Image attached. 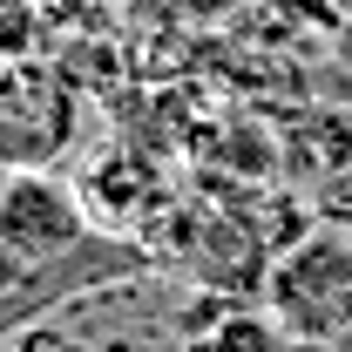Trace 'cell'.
Segmentation results:
<instances>
[{"label": "cell", "mask_w": 352, "mask_h": 352, "mask_svg": "<svg viewBox=\"0 0 352 352\" xmlns=\"http://www.w3.org/2000/svg\"><path fill=\"white\" fill-rule=\"evenodd\" d=\"M82 142V88L47 54L0 61V176L54 170Z\"/></svg>", "instance_id": "obj_1"}, {"label": "cell", "mask_w": 352, "mask_h": 352, "mask_svg": "<svg viewBox=\"0 0 352 352\" xmlns=\"http://www.w3.org/2000/svg\"><path fill=\"white\" fill-rule=\"evenodd\" d=\"M264 311L298 346L346 339L352 332V237L346 230H311L292 251H278L271 278H264Z\"/></svg>", "instance_id": "obj_2"}, {"label": "cell", "mask_w": 352, "mask_h": 352, "mask_svg": "<svg viewBox=\"0 0 352 352\" xmlns=\"http://www.w3.org/2000/svg\"><path fill=\"white\" fill-rule=\"evenodd\" d=\"M75 190H82L95 230H135V223L163 204V176H156V163H149L142 149H129V142L102 149V156L82 170Z\"/></svg>", "instance_id": "obj_3"}, {"label": "cell", "mask_w": 352, "mask_h": 352, "mask_svg": "<svg viewBox=\"0 0 352 352\" xmlns=\"http://www.w3.org/2000/svg\"><path fill=\"white\" fill-rule=\"evenodd\" d=\"M183 258L197 264L223 298H244V292H264L278 251H271V237H264L258 223H244V217H204L197 230H190Z\"/></svg>", "instance_id": "obj_4"}, {"label": "cell", "mask_w": 352, "mask_h": 352, "mask_svg": "<svg viewBox=\"0 0 352 352\" xmlns=\"http://www.w3.org/2000/svg\"><path fill=\"white\" fill-rule=\"evenodd\" d=\"M41 0H0V61L34 54V28H41Z\"/></svg>", "instance_id": "obj_5"}, {"label": "cell", "mask_w": 352, "mask_h": 352, "mask_svg": "<svg viewBox=\"0 0 352 352\" xmlns=\"http://www.w3.org/2000/svg\"><path fill=\"white\" fill-rule=\"evenodd\" d=\"M14 352H95V346L54 332V325H21V332H14Z\"/></svg>", "instance_id": "obj_6"}]
</instances>
